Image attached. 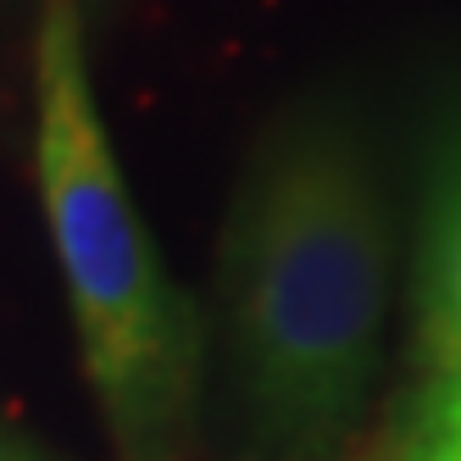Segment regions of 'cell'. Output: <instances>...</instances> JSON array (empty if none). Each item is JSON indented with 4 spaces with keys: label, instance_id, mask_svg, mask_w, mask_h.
<instances>
[{
    "label": "cell",
    "instance_id": "6da1fadb",
    "mask_svg": "<svg viewBox=\"0 0 461 461\" xmlns=\"http://www.w3.org/2000/svg\"><path fill=\"white\" fill-rule=\"evenodd\" d=\"M217 306L250 434L289 461L328 456L361 417L389 312V201L350 117L273 122L228 206Z\"/></svg>",
    "mask_w": 461,
    "mask_h": 461
},
{
    "label": "cell",
    "instance_id": "3957f363",
    "mask_svg": "<svg viewBox=\"0 0 461 461\" xmlns=\"http://www.w3.org/2000/svg\"><path fill=\"white\" fill-rule=\"evenodd\" d=\"M417 345L428 367L461 361V134L439 145L417 240Z\"/></svg>",
    "mask_w": 461,
    "mask_h": 461
},
{
    "label": "cell",
    "instance_id": "5b68a950",
    "mask_svg": "<svg viewBox=\"0 0 461 461\" xmlns=\"http://www.w3.org/2000/svg\"><path fill=\"white\" fill-rule=\"evenodd\" d=\"M0 461H56V456H50V450H40V445L28 439L17 422L0 417Z\"/></svg>",
    "mask_w": 461,
    "mask_h": 461
},
{
    "label": "cell",
    "instance_id": "277c9868",
    "mask_svg": "<svg viewBox=\"0 0 461 461\" xmlns=\"http://www.w3.org/2000/svg\"><path fill=\"white\" fill-rule=\"evenodd\" d=\"M384 461H461V361L422 373L389 428Z\"/></svg>",
    "mask_w": 461,
    "mask_h": 461
},
{
    "label": "cell",
    "instance_id": "7a4b0ae2",
    "mask_svg": "<svg viewBox=\"0 0 461 461\" xmlns=\"http://www.w3.org/2000/svg\"><path fill=\"white\" fill-rule=\"evenodd\" d=\"M84 0L34 17V167L84 373L122 461H178L201 417L206 328L122 184L89 78Z\"/></svg>",
    "mask_w": 461,
    "mask_h": 461
}]
</instances>
